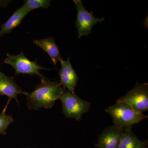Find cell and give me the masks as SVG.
<instances>
[{
	"instance_id": "cell-12",
	"label": "cell",
	"mask_w": 148,
	"mask_h": 148,
	"mask_svg": "<svg viewBox=\"0 0 148 148\" xmlns=\"http://www.w3.org/2000/svg\"><path fill=\"white\" fill-rule=\"evenodd\" d=\"M131 129H124L118 148H148V141L139 140Z\"/></svg>"
},
{
	"instance_id": "cell-10",
	"label": "cell",
	"mask_w": 148,
	"mask_h": 148,
	"mask_svg": "<svg viewBox=\"0 0 148 148\" xmlns=\"http://www.w3.org/2000/svg\"><path fill=\"white\" fill-rule=\"evenodd\" d=\"M30 12L25 4L15 11L10 18L1 26L0 37L10 33L14 28L18 27L25 16Z\"/></svg>"
},
{
	"instance_id": "cell-8",
	"label": "cell",
	"mask_w": 148,
	"mask_h": 148,
	"mask_svg": "<svg viewBox=\"0 0 148 148\" xmlns=\"http://www.w3.org/2000/svg\"><path fill=\"white\" fill-rule=\"evenodd\" d=\"M61 68L59 71L60 83L64 89L74 93L78 80L77 75L72 67L69 57L66 61L60 62Z\"/></svg>"
},
{
	"instance_id": "cell-13",
	"label": "cell",
	"mask_w": 148,
	"mask_h": 148,
	"mask_svg": "<svg viewBox=\"0 0 148 148\" xmlns=\"http://www.w3.org/2000/svg\"><path fill=\"white\" fill-rule=\"evenodd\" d=\"M25 4L30 12L38 8H48L51 5L50 0H26Z\"/></svg>"
},
{
	"instance_id": "cell-9",
	"label": "cell",
	"mask_w": 148,
	"mask_h": 148,
	"mask_svg": "<svg viewBox=\"0 0 148 148\" xmlns=\"http://www.w3.org/2000/svg\"><path fill=\"white\" fill-rule=\"evenodd\" d=\"M14 81L13 77L8 76L0 71V95H5L9 98L7 107L11 100L14 99L18 103L17 95L19 94L28 95Z\"/></svg>"
},
{
	"instance_id": "cell-11",
	"label": "cell",
	"mask_w": 148,
	"mask_h": 148,
	"mask_svg": "<svg viewBox=\"0 0 148 148\" xmlns=\"http://www.w3.org/2000/svg\"><path fill=\"white\" fill-rule=\"evenodd\" d=\"M33 43L45 51L50 56L53 64L56 65L63 59L61 57L58 46L52 37L41 40H34Z\"/></svg>"
},
{
	"instance_id": "cell-14",
	"label": "cell",
	"mask_w": 148,
	"mask_h": 148,
	"mask_svg": "<svg viewBox=\"0 0 148 148\" xmlns=\"http://www.w3.org/2000/svg\"><path fill=\"white\" fill-rule=\"evenodd\" d=\"M6 109L5 108L2 112L0 113V134L3 135L6 133V129L9 125L14 121L12 116L6 114Z\"/></svg>"
},
{
	"instance_id": "cell-5",
	"label": "cell",
	"mask_w": 148,
	"mask_h": 148,
	"mask_svg": "<svg viewBox=\"0 0 148 148\" xmlns=\"http://www.w3.org/2000/svg\"><path fill=\"white\" fill-rule=\"evenodd\" d=\"M117 102L128 104L138 112L143 114L148 110V84L137 82L135 87Z\"/></svg>"
},
{
	"instance_id": "cell-1",
	"label": "cell",
	"mask_w": 148,
	"mask_h": 148,
	"mask_svg": "<svg viewBox=\"0 0 148 148\" xmlns=\"http://www.w3.org/2000/svg\"><path fill=\"white\" fill-rule=\"evenodd\" d=\"M41 80L40 83L35 87L34 90L27 95L29 110L38 111L42 108H51L64 92L60 83L50 81L47 78Z\"/></svg>"
},
{
	"instance_id": "cell-16",
	"label": "cell",
	"mask_w": 148,
	"mask_h": 148,
	"mask_svg": "<svg viewBox=\"0 0 148 148\" xmlns=\"http://www.w3.org/2000/svg\"></svg>"
},
{
	"instance_id": "cell-7",
	"label": "cell",
	"mask_w": 148,
	"mask_h": 148,
	"mask_svg": "<svg viewBox=\"0 0 148 148\" xmlns=\"http://www.w3.org/2000/svg\"><path fill=\"white\" fill-rule=\"evenodd\" d=\"M124 129L113 124L106 127L98 136L95 146L99 148H118Z\"/></svg>"
},
{
	"instance_id": "cell-2",
	"label": "cell",
	"mask_w": 148,
	"mask_h": 148,
	"mask_svg": "<svg viewBox=\"0 0 148 148\" xmlns=\"http://www.w3.org/2000/svg\"><path fill=\"white\" fill-rule=\"evenodd\" d=\"M105 110L112 118L114 124L123 129L132 128L133 125L140 123L148 117V116L136 112L129 105L122 102H116Z\"/></svg>"
},
{
	"instance_id": "cell-3",
	"label": "cell",
	"mask_w": 148,
	"mask_h": 148,
	"mask_svg": "<svg viewBox=\"0 0 148 148\" xmlns=\"http://www.w3.org/2000/svg\"><path fill=\"white\" fill-rule=\"evenodd\" d=\"M62 104L63 113L69 118L80 121L83 114L89 111L90 103L81 99L76 94L64 89V92L60 98Z\"/></svg>"
},
{
	"instance_id": "cell-6",
	"label": "cell",
	"mask_w": 148,
	"mask_h": 148,
	"mask_svg": "<svg viewBox=\"0 0 148 148\" xmlns=\"http://www.w3.org/2000/svg\"><path fill=\"white\" fill-rule=\"evenodd\" d=\"M73 1L77 11L76 27L78 38H80L83 36H88L93 26L98 22L104 21L105 18H96L93 16V12H89L86 10L81 0H74Z\"/></svg>"
},
{
	"instance_id": "cell-4",
	"label": "cell",
	"mask_w": 148,
	"mask_h": 148,
	"mask_svg": "<svg viewBox=\"0 0 148 148\" xmlns=\"http://www.w3.org/2000/svg\"><path fill=\"white\" fill-rule=\"evenodd\" d=\"M3 63L9 64L15 70V75L21 74L30 75L38 76L41 79L46 78L39 72L40 70H49L39 66L37 61L29 60L23 52L17 55H12L8 53L6 58Z\"/></svg>"
},
{
	"instance_id": "cell-15",
	"label": "cell",
	"mask_w": 148,
	"mask_h": 148,
	"mask_svg": "<svg viewBox=\"0 0 148 148\" xmlns=\"http://www.w3.org/2000/svg\"><path fill=\"white\" fill-rule=\"evenodd\" d=\"M11 2L9 0H0V8L5 7Z\"/></svg>"
}]
</instances>
